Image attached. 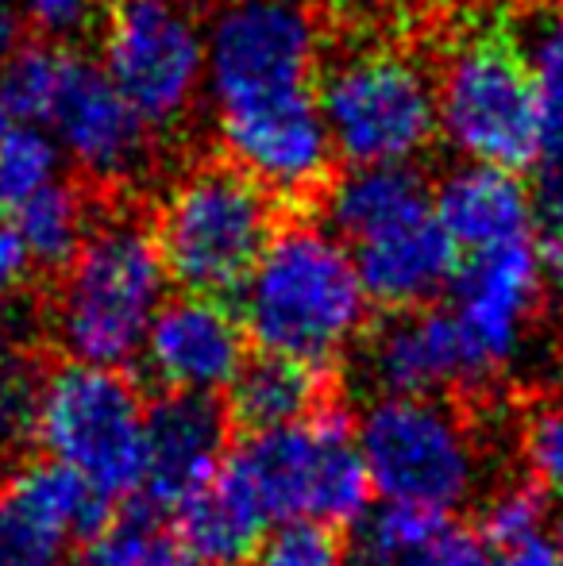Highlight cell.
Returning <instances> with one entry per match:
<instances>
[{
	"mask_svg": "<svg viewBox=\"0 0 563 566\" xmlns=\"http://www.w3.org/2000/svg\"><path fill=\"white\" fill-rule=\"evenodd\" d=\"M205 97L228 163L274 197H309L336 158L321 116V31L301 0H225L205 23Z\"/></svg>",
	"mask_w": 563,
	"mask_h": 566,
	"instance_id": "cell-1",
	"label": "cell"
},
{
	"mask_svg": "<svg viewBox=\"0 0 563 566\" xmlns=\"http://www.w3.org/2000/svg\"><path fill=\"white\" fill-rule=\"evenodd\" d=\"M236 313L267 358L321 374L363 339L371 297L336 231L298 220L274 231L243 282Z\"/></svg>",
	"mask_w": 563,
	"mask_h": 566,
	"instance_id": "cell-2",
	"label": "cell"
},
{
	"mask_svg": "<svg viewBox=\"0 0 563 566\" xmlns=\"http://www.w3.org/2000/svg\"><path fill=\"white\" fill-rule=\"evenodd\" d=\"M329 228L352 251L371 305L421 313L451 290L459 251L436 220V197L414 166L347 170L329 186Z\"/></svg>",
	"mask_w": 563,
	"mask_h": 566,
	"instance_id": "cell-3",
	"label": "cell"
},
{
	"mask_svg": "<svg viewBox=\"0 0 563 566\" xmlns=\"http://www.w3.org/2000/svg\"><path fill=\"white\" fill-rule=\"evenodd\" d=\"M170 301V274L155 231L136 217H105L59 270L51 332L70 363L124 370Z\"/></svg>",
	"mask_w": 563,
	"mask_h": 566,
	"instance_id": "cell-4",
	"label": "cell"
},
{
	"mask_svg": "<svg viewBox=\"0 0 563 566\" xmlns=\"http://www.w3.org/2000/svg\"><path fill=\"white\" fill-rule=\"evenodd\" d=\"M0 101L20 124L51 135L62 163L101 186L136 181L150 166V132L101 62L59 46H15L0 66Z\"/></svg>",
	"mask_w": 563,
	"mask_h": 566,
	"instance_id": "cell-5",
	"label": "cell"
},
{
	"mask_svg": "<svg viewBox=\"0 0 563 566\" xmlns=\"http://www.w3.org/2000/svg\"><path fill=\"white\" fill-rule=\"evenodd\" d=\"M440 135L467 166L521 174L549 147V108L529 54L502 23H471L436 70Z\"/></svg>",
	"mask_w": 563,
	"mask_h": 566,
	"instance_id": "cell-6",
	"label": "cell"
},
{
	"mask_svg": "<svg viewBox=\"0 0 563 566\" xmlns=\"http://www.w3.org/2000/svg\"><path fill=\"white\" fill-rule=\"evenodd\" d=\"M228 485L267 521V528L359 524L371 509L355 424L340 409H316L274 432H248L220 470Z\"/></svg>",
	"mask_w": 563,
	"mask_h": 566,
	"instance_id": "cell-7",
	"label": "cell"
},
{
	"mask_svg": "<svg viewBox=\"0 0 563 566\" xmlns=\"http://www.w3.org/2000/svg\"><path fill=\"white\" fill-rule=\"evenodd\" d=\"M155 243L181 293H240L279 231V197L232 163H201L158 197Z\"/></svg>",
	"mask_w": 563,
	"mask_h": 566,
	"instance_id": "cell-8",
	"label": "cell"
},
{
	"mask_svg": "<svg viewBox=\"0 0 563 566\" xmlns=\"http://www.w3.org/2000/svg\"><path fill=\"white\" fill-rule=\"evenodd\" d=\"M371 493L383 505L451 516L482 485V443L444 397H371L355 420Z\"/></svg>",
	"mask_w": 563,
	"mask_h": 566,
	"instance_id": "cell-9",
	"label": "cell"
},
{
	"mask_svg": "<svg viewBox=\"0 0 563 566\" xmlns=\"http://www.w3.org/2000/svg\"><path fill=\"white\" fill-rule=\"evenodd\" d=\"M321 116L332 150L352 170L409 166L440 135L436 74L386 43H363L321 70Z\"/></svg>",
	"mask_w": 563,
	"mask_h": 566,
	"instance_id": "cell-10",
	"label": "cell"
},
{
	"mask_svg": "<svg viewBox=\"0 0 563 566\" xmlns=\"http://www.w3.org/2000/svg\"><path fill=\"white\" fill-rule=\"evenodd\" d=\"M143 432L147 405L124 370L62 363L46 374L39 448L101 497L121 501L143 485Z\"/></svg>",
	"mask_w": 563,
	"mask_h": 566,
	"instance_id": "cell-11",
	"label": "cell"
},
{
	"mask_svg": "<svg viewBox=\"0 0 563 566\" xmlns=\"http://www.w3.org/2000/svg\"><path fill=\"white\" fill-rule=\"evenodd\" d=\"M101 70L150 132L186 124L205 93V23L189 0H113Z\"/></svg>",
	"mask_w": 563,
	"mask_h": 566,
	"instance_id": "cell-12",
	"label": "cell"
},
{
	"mask_svg": "<svg viewBox=\"0 0 563 566\" xmlns=\"http://www.w3.org/2000/svg\"><path fill=\"white\" fill-rule=\"evenodd\" d=\"M544 290H549V270L536 235L459 262L448 313L479 374V386L498 381L525 358Z\"/></svg>",
	"mask_w": 563,
	"mask_h": 566,
	"instance_id": "cell-13",
	"label": "cell"
},
{
	"mask_svg": "<svg viewBox=\"0 0 563 566\" xmlns=\"http://www.w3.org/2000/svg\"><path fill=\"white\" fill-rule=\"evenodd\" d=\"M139 358L163 394L217 401L248 370V332L228 301L178 293L155 316Z\"/></svg>",
	"mask_w": 563,
	"mask_h": 566,
	"instance_id": "cell-14",
	"label": "cell"
},
{
	"mask_svg": "<svg viewBox=\"0 0 563 566\" xmlns=\"http://www.w3.org/2000/svg\"><path fill=\"white\" fill-rule=\"evenodd\" d=\"M113 501L59 462H31L0 497V566H62L74 539L97 536Z\"/></svg>",
	"mask_w": 563,
	"mask_h": 566,
	"instance_id": "cell-15",
	"label": "cell"
},
{
	"mask_svg": "<svg viewBox=\"0 0 563 566\" xmlns=\"http://www.w3.org/2000/svg\"><path fill=\"white\" fill-rule=\"evenodd\" d=\"M228 451V412L217 401L163 394L147 409L139 490L155 505H189L220 478Z\"/></svg>",
	"mask_w": 563,
	"mask_h": 566,
	"instance_id": "cell-16",
	"label": "cell"
},
{
	"mask_svg": "<svg viewBox=\"0 0 563 566\" xmlns=\"http://www.w3.org/2000/svg\"><path fill=\"white\" fill-rule=\"evenodd\" d=\"M375 397H444L482 389L448 308L398 313L367 339L359 358Z\"/></svg>",
	"mask_w": 563,
	"mask_h": 566,
	"instance_id": "cell-17",
	"label": "cell"
},
{
	"mask_svg": "<svg viewBox=\"0 0 563 566\" xmlns=\"http://www.w3.org/2000/svg\"><path fill=\"white\" fill-rule=\"evenodd\" d=\"M432 197L436 220L459 251V259L533 239V189L518 174L463 163L432 189Z\"/></svg>",
	"mask_w": 563,
	"mask_h": 566,
	"instance_id": "cell-18",
	"label": "cell"
},
{
	"mask_svg": "<svg viewBox=\"0 0 563 566\" xmlns=\"http://www.w3.org/2000/svg\"><path fill=\"white\" fill-rule=\"evenodd\" d=\"M178 521V539L201 566H251L263 539L271 536L263 516L225 478H217L209 490L181 505Z\"/></svg>",
	"mask_w": 563,
	"mask_h": 566,
	"instance_id": "cell-19",
	"label": "cell"
},
{
	"mask_svg": "<svg viewBox=\"0 0 563 566\" xmlns=\"http://www.w3.org/2000/svg\"><path fill=\"white\" fill-rule=\"evenodd\" d=\"M93 209L90 197L77 181L59 178L43 186L35 197L12 209V231L28 251L31 266L62 270L93 231Z\"/></svg>",
	"mask_w": 563,
	"mask_h": 566,
	"instance_id": "cell-20",
	"label": "cell"
},
{
	"mask_svg": "<svg viewBox=\"0 0 563 566\" xmlns=\"http://www.w3.org/2000/svg\"><path fill=\"white\" fill-rule=\"evenodd\" d=\"M321 409V374L282 358L248 363L232 386V412L248 432H274Z\"/></svg>",
	"mask_w": 563,
	"mask_h": 566,
	"instance_id": "cell-21",
	"label": "cell"
},
{
	"mask_svg": "<svg viewBox=\"0 0 563 566\" xmlns=\"http://www.w3.org/2000/svg\"><path fill=\"white\" fill-rule=\"evenodd\" d=\"M448 532L451 528L440 516L417 509H367V516L355 524L352 566H425Z\"/></svg>",
	"mask_w": 563,
	"mask_h": 566,
	"instance_id": "cell-22",
	"label": "cell"
},
{
	"mask_svg": "<svg viewBox=\"0 0 563 566\" xmlns=\"http://www.w3.org/2000/svg\"><path fill=\"white\" fill-rule=\"evenodd\" d=\"M62 178V155L51 135L35 124L12 119L0 135V205L15 209L43 186Z\"/></svg>",
	"mask_w": 563,
	"mask_h": 566,
	"instance_id": "cell-23",
	"label": "cell"
},
{
	"mask_svg": "<svg viewBox=\"0 0 563 566\" xmlns=\"http://www.w3.org/2000/svg\"><path fill=\"white\" fill-rule=\"evenodd\" d=\"M46 370L28 350L0 347V451H20L39 436Z\"/></svg>",
	"mask_w": 563,
	"mask_h": 566,
	"instance_id": "cell-24",
	"label": "cell"
},
{
	"mask_svg": "<svg viewBox=\"0 0 563 566\" xmlns=\"http://www.w3.org/2000/svg\"><path fill=\"white\" fill-rule=\"evenodd\" d=\"M521 462L529 485L552 505H563V386L544 394L521 420Z\"/></svg>",
	"mask_w": 563,
	"mask_h": 566,
	"instance_id": "cell-25",
	"label": "cell"
},
{
	"mask_svg": "<svg viewBox=\"0 0 563 566\" xmlns=\"http://www.w3.org/2000/svg\"><path fill=\"white\" fill-rule=\"evenodd\" d=\"M15 20L35 35V43L74 51L77 43L101 35L113 0H12Z\"/></svg>",
	"mask_w": 563,
	"mask_h": 566,
	"instance_id": "cell-26",
	"label": "cell"
},
{
	"mask_svg": "<svg viewBox=\"0 0 563 566\" xmlns=\"http://www.w3.org/2000/svg\"><path fill=\"white\" fill-rule=\"evenodd\" d=\"M549 532V505L533 485H502L482 501L479 539L490 552H505Z\"/></svg>",
	"mask_w": 563,
	"mask_h": 566,
	"instance_id": "cell-27",
	"label": "cell"
},
{
	"mask_svg": "<svg viewBox=\"0 0 563 566\" xmlns=\"http://www.w3.org/2000/svg\"><path fill=\"white\" fill-rule=\"evenodd\" d=\"M251 566H352V555L329 528L290 524V528H274L263 539Z\"/></svg>",
	"mask_w": 563,
	"mask_h": 566,
	"instance_id": "cell-28",
	"label": "cell"
},
{
	"mask_svg": "<svg viewBox=\"0 0 563 566\" xmlns=\"http://www.w3.org/2000/svg\"><path fill=\"white\" fill-rule=\"evenodd\" d=\"M525 54L529 66H533L536 90L544 97V108H549V124L556 132V127H563V0H556L541 15Z\"/></svg>",
	"mask_w": 563,
	"mask_h": 566,
	"instance_id": "cell-29",
	"label": "cell"
},
{
	"mask_svg": "<svg viewBox=\"0 0 563 566\" xmlns=\"http://www.w3.org/2000/svg\"><path fill=\"white\" fill-rule=\"evenodd\" d=\"M150 532V521H108L97 536L77 547L70 566H143Z\"/></svg>",
	"mask_w": 563,
	"mask_h": 566,
	"instance_id": "cell-30",
	"label": "cell"
},
{
	"mask_svg": "<svg viewBox=\"0 0 563 566\" xmlns=\"http://www.w3.org/2000/svg\"><path fill=\"white\" fill-rule=\"evenodd\" d=\"M536 217L544 220L556 235H563V127L549 135L541 163H536V186H533Z\"/></svg>",
	"mask_w": 563,
	"mask_h": 566,
	"instance_id": "cell-31",
	"label": "cell"
},
{
	"mask_svg": "<svg viewBox=\"0 0 563 566\" xmlns=\"http://www.w3.org/2000/svg\"><path fill=\"white\" fill-rule=\"evenodd\" d=\"M28 251L15 239L12 224H0V339H4L8 321H12L15 293H20L23 277H28Z\"/></svg>",
	"mask_w": 563,
	"mask_h": 566,
	"instance_id": "cell-32",
	"label": "cell"
},
{
	"mask_svg": "<svg viewBox=\"0 0 563 566\" xmlns=\"http://www.w3.org/2000/svg\"><path fill=\"white\" fill-rule=\"evenodd\" d=\"M494 555V566H563V539L541 532V536L525 539L518 547H505V552H490Z\"/></svg>",
	"mask_w": 563,
	"mask_h": 566,
	"instance_id": "cell-33",
	"label": "cell"
},
{
	"mask_svg": "<svg viewBox=\"0 0 563 566\" xmlns=\"http://www.w3.org/2000/svg\"><path fill=\"white\" fill-rule=\"evenodd\" d=\"M425 566H494V555H490V547L479 536L448 532Z\"/></svg>",
	"mask_w": 563,
	"mask_h": 566,
	"instance_id": "cell-34",
	"label": "cell"
},
{
	"mask_svg": "<svg viewBox=\"0 0 563 566\" xmlns=\"http://www.w3.org/2000/svg\"><path fill=\"white\" fill-rule=\"evenodd\" d=\"M143 566H201V563L189 555V547L181 544L174 532L155 528V532H150L147 555H143Z\"/></svg>",
	"mask_w": 563,
	"mask_h": 566,
	"instance_id": "cell-35",
	"label": "cell"
},
{
	"mask_svg": "<svg viewBox=\"0 0 563 566\" xmlns=\"http://www.w3.org/2000/svg\"><path fill=\"white\" fill-rule=\"evenodd\" d=\"M15 31H20V20H15V4L12 0H0V66L15 54Z\"/></svg>",
	"mask_w": 563,
	"mask_h": 566,
	"instance_id": "cell-36",
	"label": "cell"
},
{
	"mask_svg": "<svg viewBox=\"0 0 563 566\" xmlns=\"http://www.w3.org/2000/svg\"><path fill=\"white\" fill-rule=\"evenodd\" d=\"M544 270H549V285H556L563 293V235H556L544 247Z\"/></svg>",
	"mask_w": 563,
	"mask_h": 566,
	"instance_id": "cell-37",
	"label": "cell"
},
{
	"mask_svg": "<svg viewBox=\"0 0 563 566\" xmlns=\"http://www.w3.org/2000/svg\"><path fill=\"white\" fill-rule=\"evenodd\" d=\"M8 124H12V113H8V108H4V101H0V135L8 132Z\"/></svg>",
	"mask_w": 563,
	"mask_h": 566,
	"instance_id": "cell-38",
	"label": "cell"
},
{
	"mask_svg": "<svg viewBox=\"0 0 563 566\" xmlns=\"http://www.w3.org/2000/svg\"><path fill=\"white\" fill-rule=\"evenodd\" d=\"M0 497H4V482H0Z\"/></svg>",
	"mask_w": 563,
	"mask_h": 566,
	"instance_id": "cell-39",
	"label": "cell"
}]
</instances>
